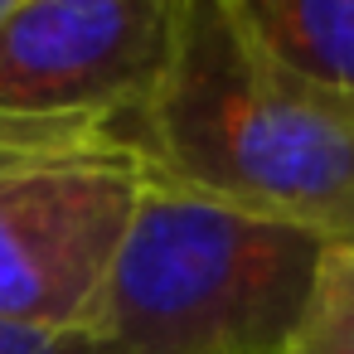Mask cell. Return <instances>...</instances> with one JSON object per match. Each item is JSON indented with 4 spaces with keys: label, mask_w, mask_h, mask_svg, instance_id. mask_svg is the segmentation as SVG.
I'll list each match as a JSON object with an SVG mask.
<instances>
[{
    "label": "cell",
    "mask_w": 354,
    "mask_h": 354,
    "mask_svg": "<svg viewBox=\"0 0 354 354\" xmlns=\"http://www.w3.org/2000/svg\"><path fill=\"white\" fill-rule=\"evenodd\" d=\"M286 354H354V243L325 252Z\"/></svg>",
    "instance_id": "cell-6"
},
{
    "label": "cell",
    "mask_w": 354,
    "mask_h": 354,
    "mask_svg": "<svg viewBox=\"0 0 354 354\" xmlns=\"http://www.w3.org/2000/svg\"><path fill=\"white\" fill-rule=\"evenodd\" d=\"M88 146H131L122 136H0V165L30 160V156H59V151H88Z\"/></svg>",
    "instance_id": "cell-8"
},
{
    "label": "cell",
    "mask_w": 354,
    "mask_h": 354,
    "mask_svg": "<svg viewBox=\"0 0 354 354\" xmlns=\"http://www.w3.org/2000/svg\"><path fill=\"white\" fill-rule=\"evenodd\" d=\"M330 248L146 180L93 330L117 354H286Z\"/></svg>",
    "instance_id": "cell-2"
},
{
    "label": "cell",
    "mask_w": 354,
    "mask_h": 354,
    "mask_svg": "<svg viewBox=\"0 0 354 354\" xmlns=\"http://www.w3.org/2000/svg\"><path fill=\"white\" fill-rule=\"evenodd\" d=\"M180 0H15L0 20V131L127 136L160 83Z\"/></svg>",
    "instance_id": "cell-4"
},
{
    "label": "cell",
    "mask_w": 354,
    "mask_h": 354,
    "mask_svg": "<svg viewBox=\"0 0 354 354\" xmlns=\"http://www.w3.org/2000/svg\"><path fill=\"white\" fill-rule=\"evenodd\" d=\"M0 136H59V131H0Z\"/></svg>",
    "instance_id": "cell-9"
},
{
    "label": "cell",
    "mask_w": 354,
    "mask_h": 354,
    "mask_svg": "<svg viewBox=\"0 0 354 354\" xmlns=\"http://www.w3.org/2000/svg\"><path fill=\"white\" fill-rule=\"evenodd\" d=\"M136 151L151 180L354 243V102L272 68L228 0H180Z\"/></svg>",
    "instance_id": "cell-1"
},
{
    "label": "cell",
    "mask_w": 354,
    "mask_h": 354,
    "mask_svg": "<svg viewBox=\"0 0 354 354\" xmlns=\"http://www.w3.org/2000/svg\"><path fill=\"white\" fill-rule=\"evenodd\" d=\"M146 180L136 146L0 165V320L93 330Z\"/></svg>",
    "instance_id": "cell-3"
},
{
    "label": "cell",
    "mask_w": 354,
    "mask_h": 354,
    "mask_svg": "<svg viewBox=\"0 0 354 354\" xmlns=\"http://www.w3.org/2000/svg\"><path fill=\"white\" fill-rule=\"evenodd\" d=\"M0 354H117L97 330H44L0 320Z\"/></svg>",
    "instance_id": "cell-7"
},
{
    "label": "cell",
    "mask_w": 354,
    "mask_h": 354,
    "mask_svg": "<svg viewBox=\"0 0 354 354\" xmlns=\"http://www.w3.org/2000/svg\"><path fill=\"white\" fill-rule=\"evenodd\" d=\"M10 6H15V0H0V20H6V15H10Z\"/></svg>",
    "instance_id": "cell-10"
},
{
    "label": "cell",
    "mask_w": 354,
    "mask_h": 354,
    "mask_svg": "<svg viewBox=\"0 0 354 354\" xmlns=\"http://www.w3.org/2000/svg\"><path fill=\"white\" fill-rule=\"evenodd\" d=\"M252 49L286 78L354 102V0H228Z\"/></svg>",
    "instance_id": "cell-5"
}]
</instances>
